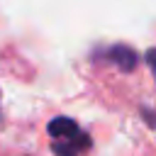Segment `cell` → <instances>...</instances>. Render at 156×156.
<instances>
[{"mask_svg": "<svg viewBox=\"0 0 156 156\" xmlns=\"http://www.w3.org/2000/svg\"><path fill=\"white\" fill-rule=\"evenodd\" d=\"M49 134L56 139V141H54V151L61 154V156H63L66 146H71V149H73V156H76V154L83 149V146H78V139H88V136L78 129V124L71 122V119H66V117L54 119V122L49 124Z\"/></svg>", "mask_w": 156, "mask_h": 156, "instance_id": "6da1fadb", "label": "cell"}]
</instances>
